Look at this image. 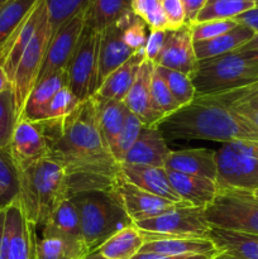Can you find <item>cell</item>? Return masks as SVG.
Here are the masks:
<instances>
[{
	"label": "cell",
	"mask_w": 258,
	"mask_h": 259,
	"mask_svg": "<svg viewBox=\"0 0 258 259\" xmlns=\"http://www.w3.org/2000/svg\"><path fill=\"white\" fill-rule=\"evenodd\" d=\"M39 124L48 144V157L67 172L71 196L113 189L119 179V163L101 138L94 96L70 115Z\"/></svg>",
	"instance_id": "6da1fadb"
},
{
	"label": "cell",
	"mask_w": 258,
	"mask_h": 259,
	"mask_svg": "<svg viewBox=\"0 0 258 259\" xmlns=\"http://www.w3.org/2000/svg\"><path fill=\"white\" fill-rule=\"evenodd\" d=\"M154 126L166 142H258V129L211 94L196 95L189 105L164 116Z\"/></svg>",
	"instance_id": "7a4b0ae2"
},
{
	"label": "cell",
	"mask_w": 258,
	"mask_h": 259,
	"mask_svg": "<svg viewBox=\"0 0 258 259\" xmlns=\"http://www.w3.org/2000/svg\"><path fill=\"white\" fill-rule=\"evenodd\" d=\"M19 174V201L32 227L42 229L56 207L71 199L70 179L66 169L52 158L39 159Z\"/></svg>",
	"instance_id": "3957f363"
},
{
	"label": "cell",
	"mask_w": 258,
	"mask_h": 259,
	"mask_svg": "<svg viewBox=\"0 0 258 259\" xmlns=\"http://www.w3.org/2000/svg\"><path fill=\"white\" fill-rule=\"evenodd\" d=\"M72 200L78 210L81 238L89 253L98 250L121 229L133 225L111 190L80 192Z\"/></svg>",
	"instance_id": "277c9868"
},
{
	"label": "cell",
	"mask_w": 258,
	"mask_h": 259,
	"mask_svg": "<svg viewBox=\"0 0 258 259\" xmlns=\"http://www.w3.org/2000/svg\"><path fill=\"white\" fill-rule=\"evenodd\" d=\"M196 95L222 93L258 82L257 51H234L197 61L190 75Z\"/></svg>",
	"instance_id": "5b68a950"
},
{
	"label": "cell",
	"mask_w": 258,
	"mask_h": 259,
	"mask_svg": "<svg viewBox=\"0 0 258 259\" xmlns=\"http://www.w3.org/2000/svg\"><path fill=\"white\" fill-rule=\"evenodd\" d=\"M205 215L211 228L258 235V196L252 191L219 187Z\"/></svg>",
	"instance_id": "8992f818"
},
{
	"label": "cell",
	"mask_w": 258,
	"mask_h": 259,
	"mask_svg": "<svg viewBox=\"0 0 258 259\" xmlns=\"http://www.w3.org/2000/svg\"><path fill=\"white\" fill-rule=\"evenodd\" d=\"M133 225L142 233L144 242L152 238H210L211 230L205 209L190 205H179Z\"/></svg>",
	"instance_id": "52a82bcc"
},
{
	"label": "cell",
	"mask_w": 258,
	"mask_h": 259,
	"mask_svg": "<svg viewBox=\"0 0 258 259\" xmlns=\"http://www.w3.org/2000/svg\"><path fill=\"white\" fill-rule=\"evenodd\" d=\"M51 37L52 34H51L50 19H48L47 5H46L39 25L18 63L12 82L18 120L22 116L23 109H24L30 93L38 82V76H39L43 62H45L46 53H47L48 46L51 43Z\"/></svg>",
	"instance_id": "ba28073f"
},
{
	"label": "cell",
	"mask_w": 258,
	"mask_h": 259,
	"mask_svg": "<svg viewBox=\"0 0 258 259\" xmlns=\"http://www.w3.org/2000/svg\"><path fill=\"white\" fill-rule=\"evenodd\" d=\"M100 38V32L85 25L77 48L67 67V88L81 103L93 98L98 90Z\"/></svg>",
	"instance_id": "9c48e42d"
},
{
	"label": "cell",
	"mask_w": 258,
	"mask_h": 259,
	"mask_svg": "<svg viewBox=\"0 0 258 259\" xmlns=\"http://www.w3.org/2000/svg\"><path fill=\"white\" fill-rule=\"evenodd\" d=\"M37 230L28 223L19 199L7 206L0 259H34Z\"/></svg>",
	"instance_id": "30bf717a"
},
{
	"label": "cell",
	"mask_w": 258,
	"mask_h": 259,
	"mask_svg": "<svg viewBox=\"0 0 258 259\" xmlns=\"http://www.w3.org/2000/svg\"><path fill=\"white\" fill-rule=\"evenodd\" d=\"M215 156L220 189L258 191V158L235 153L224 146L215 151Z\"/></svg>",
	"instance_id": "8fae6325"
},
{
	"label": "cell",
	"mask_w": 258,
	"mask_h": 259,
	"mask_svg": "<svg viewBox=\"0 0 258 259\" xmlns=\"http://www.w3.org/2000/svg\"><path fill=\"white\" fill-rule=\"evenodd\" d=\"M83 28H85V12H81L58 29L48 46L45 62L38 76V82L53 73L67 70L73 53L77 48Z\"/></svg>",
	"instance_id": "7c38bea8"
},
{
	"label": "cell",
	"mask_w": 258,
	"mask_h": 259,
	"mask_svg": "<svg viewBox=\"0 0 258 259\" xmlns=\"http://www.w3.org/2000/svg\"><path fill=\"white\" fill-rule=\"evenodd\" d=\"M111 192L119 205L123 207L125 214L128 215L132 224L158 217L167 210L174 209L175 206H179V205H187L175 204L169 200L162 199L156 195L143 191L134 185L126 182L120 176L111 189Z\"/></svg>",
	"instance_id": "4fadbf2b"
},
{
	"label": "cell",
	"mask_w": 258,
	"mask_h": 259,
	"mask_svg": "<svg viewBox=\"0 0 258 259\" xmlns=\"http://www.w3.org/2000/svg\"><path fill=\"white\" fill-rule=\"evenodd\" d=\"M17 169H23L48 157V144L39 123L20 119L15 125L9 146Z\"/></svg>",
	"instance_id": "5bb4252c"
},
{
	"label": "cell",
	"mask_w": 258,
	"mask_h": 259,
	"mask_svg": "<svg viewBox=\"0 0 258 259\" xmlns=\"http://www.w3.org/2000/svg\"><path fill=\"white\" fill-rule=\"evenodd\" d=\"M154 63L144 60L138 71L136 81L124 99V105L133 113L144 126H154L164 118V114L154 104L151 93V81Z\"/></svg>",
	"instance_id": "9a60e30c"
},
{
	"label": "cell",
	"mask_w": 258,
	"mask_h": 259,
	"mask_svg": "<svg viewBox=\"0 0 258 259\" xmlns=\"http://www.w3.org/2000/svg\"><path fill=\"white\" fill-rule=\"evenodd\" d=\"M196 63L194 40L189 25L185 24L179 29L166 30L163 48L154 65L190 76Z\"/></svg>",
	"instance_id": "2e32d148"
},
{
	"label": "cell",
	"mask_w": 258,
	"mask_h": 259,
	"mask_svg": "<svg viewBox=\"0 0 258 259\" xmlns=\"http://www.w3.org/2000/svg\"><path fill=\"white\" fill-rule=\"evenodd\" d=\"M124 17L100 32L98 89L113 71L120 67L134 53H137L124 39Z\"/></svg>",
	"instance_id": "e0dca14e"
},
{
	"label": "cell",
	"mask_w": 258,
	"mask_h": 259,
	"mask_svg": "<svg viewBox=\"0 0 258 259\" xmlns=\"http://www.w3.org/2000/svg\"><path fill=\"white\" fill-rule=\"evenodd\" d=\"M119 176L143 191L169 200L175 204H186L176 194L169 182L164 167L142 166V164H119ZM189 205V204H187Z\"/></svg>",
	"instance_id": "ac0fdd59"
},
{
	"label": "cell",
	"mask_w": 258,
	"mask_h": 259,
	"mask_svg": "<svg viewBox=\"0 0 258 259\" xmlns=\"http://www.w3.org/2000/svg\"><path fill=\"white\" fill-rule=\"evenodd\" d=\"M45 9L46 2L39 0L32 9V12L25 18L24 22L15 30L12 38L0 48V67L4 68L10 82H13L18 63L39 25Z\"/></svg>",
	"instance_id": "d6986e66"
},
{
	"label": "cell",
	"mask_w": 258,
	"mask_h": 259,
	"mask_svg": "<svg viewBox=\"0 0 258 259\" xmlns=\"http://www.w3.org/2000/svg\"><path fill=\"white\" fill-rule=\"evenodd\" d=\"M166 171L205 177L217 181L218 166L215 151L206 148L171 151L164 163Z\"/></svg>",
	"instance_id": "ffe728a7"
},
{
	"label": "cell",
	"mask_w": 258,
	"mask_h": 259,
	"mask_svg": "<svg viewBox=\"0 0 258 259\" xmlns=\"http://www.w3.org/2000/svg\"><path fill=\"white\" fill-rule=\"evenodd\" d=\"M169 152L166 139L156 126H143L123 163L164 167Z\"/></svg>",
	"instance_id": "44dd1931"
},
{
	"label": "cell",
	"mask_w": 258,
	"mask_h": 259,
	"mask_svg": "<svg viewBox=\"0 0 258 259\" xmlns=\"http://www.w3.org/2000/svg\"><path fill=\"white\" fill-rule=\"evenodd\" d=\"M89 254L81 238L43 228L35 240V259H82Z\"/></svg>",
	"instance_id": "7402d4cb"
},
{
	"label": "cell",
	"mask_w": 258,
	"mask_h": 259,
	"mask_svg": "<svg viewBox=\"0 0 258 259\" xmlns=\"http://www.w3.org/2000/svg\"><path fill=\"white\" fill-rule=\"evenodd\" d=\"M139 253L167 255H207L215 258L220 250L210 238H152L144 242Z\"/></svg>",
	"instance_id": "603a6c76"
},
{
	"label": "cell",
	"mask_w": 258,
	"mask_h": 259,
	"mask_svg": "<svg viewBox=\"0 0 258 259\" xmlns=\"http://www.w3.org/2000/svg\"><path fill=\"white\" fill-rule=\"evenodd\" d=\"M167 174L176 194L190 206L206 209L219 191V186L214 180L175 171H167Z\"/></svg>",
	"instance_id": "cb8c5ba5"
},
{
	"label": "cell",
	"mask_w": 258,
	"mask_h": 259,
	"mask_svg": "<svg viewBox=\"0 0 258 259\" xmlns=\"http://www.w3.org/2000/svg\"><path fill=\"white\" fill-rule=\"evenodd\" d=\"M146 60L144 50L134 53L125 63L116 68L104 80L95 93V98L101 100H113L123 103L136 81L142 63Z\"/></svg>",
	"instance_id": "d4e9b609"
},
{
	"label": "cell",
	"mask_w": 258,
	"mask_h": 259,
	"mask_svg": "<svg viewBox=\"0 0 258 259\" xmlns=\"http://www.w3.org/2000/svg\"><path fill=\"white\" fill-rule=\"evenodd\" d=\"M67 85V70L53 73V75L46 77L45 80L37 82L25 103L20 119H25V120L33 121V123L45 121L46 113H47V108L51 100L61 89L66 88Z\"/></svg>",
	"instance_id": "484cf974"
},
{
	"label": "cell",
	"mask_w": 258,
	"mask_h": 259,
	"mask_svg": "<svg viewBox=\"0 0 258 259\" xmlns=\"http://www.w3.org/2000/svg\"><path fill=\"white\" fill-rule=\"evenodd\" d=\"M255 32L243 24H238L229 32L202 42H194V51L197 61L214 58L239 50L242 46L249 42Z\"/></svg>",
	"instance_id": "4316f807"
},
{
	"label": "cell",
	"mask_w": 258,
	"mask_h": 259,
	"mask_svg": "<svg viewBox=\"0 0 258 259\" xmlns=\"http://www.w3.org/2000/svg\"><path fill=\"white\" fill-rule=\"evenodd\" d=\"M95 100L98 108L99 131L104 143L111 153L121 133L128 109L121 101L101 100L98 98H95Z\"/></svg>",
	"instance_id": "83f0119b"
},
{
	"label": "cell",
	"mask_w": 258,
	"mask_h": 259,
	"mask_svg": "<svg viewBox=\"0 0 258 259\" xmlns=\"http://www.w3.org/2000/svg\"><path fill=\"white\" fill-rule=\"evenodd\" d=\"M210 239L220 253H227L237 259H258V235L211 228Z\"/></svg>",
	"instance_id": "f1b7e54d"
},
{
	"label": "cell",
	"mask_w": 258,
	"mask_h": 259,
	"mask_svg": "<svg viewBox=\"0 0 258 259\" xmlns=\"http://www.w3.org/2000/svg\"><path fill=\"white\" fill-rule=\"evenodd\" d=\"M132 0H90L85 10V25L101 32L132 12Z\"/></svg>",
	"instance_id": "f546056e"
},
{
	"label": "cell",
	"mask_w": 258,
	"mask_h": 259,
	"mask_svg": "<svg viewBox=\"0 0 258 259\" xmlns=\"http://www.w3.org/2000/svg\"><path fill=\"white\" fill-rule=\"evenodd\" d=\"M143 244L142 233L131 225L109 238L95 252L100 253L105 259H132L141 252Z\"/></svg>",
	"instance_id": "4dcf8cb0"
},
{
	"label": "cell",
	"mask_w": 258,
	"mask_h": 259,
	"mask_svg": "<svg viewBox=\"0 0 258 259\" xmlns=\"http://www.w3.org/2000/svg\"><path fill=\"white\" fill-rule=\"evenodd\" d=\"M39 0H9L0 10V48L12 38Z\"/></svg>",
	"instance_id": "1f68e13d"
},
{
	"label": "cell",
	"mask_w": 258,
	"mask_h": 259,
	"mask_svg": "<svg viewBox=\"0 0 258 259\" xmlns=\"http://www.w3.org/2000/svg\"><path fill=\"white\" fill-rule=\"evenodd\" d=\"M257 7V0H206L196 23L234 19Z\"/></svg>",
	"instance_id": "d6a6232c"
},
{
	"label": "cell",
	"mask_w": 258,
	"mask_h": 259,
	"mask_svg": "<svg viewBox=\"0 0 258 259\" xmlns=\"http://www.w3.org/2000/svg\"><path fill=\"white\" fill-rule=\"evenodd\" d=\"M19 199V174L9 148H0V209Z\"/></svg>",
	"instance_id": "836d02e7"
},
{
	"label": "cell",
	"mask_w": 258,
	"mask_h": 259,
	"mask_svg": "<svg viewBox=\"0 0 258 259\" xmlns=\"http://www.w3.org/2000/svg\"><path fill=\"white\" fill-rule=\"evenodd\" d=\"M43 228H50V229L63 233V234L81 238L80 215H78V210L76 207L75 202H73L72 197L67 200H63L56 207L55 211L51 215L48 223Z\"/></svg>",
	"instance_id": "e575fe53"
},
{
	"label": "cell",
	"mask_w": 258,
	"mask_h": 259,
	"mask_svg": "<svg viewBox=\"0 0 258 259\" xmlns=\"http://www.w3.org/2000/svg\"><path fill=\"white\" fill-rule=\"evenodd\" d=\"M154 68L162 76L164 82L167 83L180 108L189 105L194 100L195 96H196V89H195L190 76L179 72V71L162 67V66L154 65Z\"/></svg>",
	"instance_id": "d590c367"
},
{
	"label": "cell",
	"mask_w": 258,
	"mask_h": 259,
	"mask_svg": "<svg viewBox=\"0 0 258 259\" xmlns=\"http://www.w3.org/2000/svg\"><path fill=\"white\" fill-rule=\"evenodd\" d=\"M45 2L47 5L51 34L53 37L71 18L77 15L78 13L85 12L90 0H45Z\"/></svg>",
	"instance_id": "8d00e7d4"
},
{
	"label": "cell",
	"mask_w": 258,
	"mask_h": 259,
	"mask_svg": "<svg viewBox=\"0 0 258 259\" xmlns=\"http://www.w3.org/2000/svg\"><path fill=\"white\" fill-rule=\"evenodd\" d=\"M18 123L13 88L0 94V148H9Z\"/></svg>",
	"instance_id": "74e56055"
},
{
	"label": "cell",
	"mask_w": 258,
	"mask_h": 259,
	"mask_svg": "<svg viewBox=\"0 0 258 259\" xmlns=\"http://www.w3.org/2000/svg\"><path fill=\"white\" fill-rule=\"evenodd\" d=\"M131 9L146 23L149 30H168L166 15L159 0H132Z\"/></svg>",
	"instance_id": "f35d334b"
},
{
	"label": "cell",
	"mask_w": 258,
	"mask_h": 259,
	"mask_svg": "<svg viewBox=\"0 0 258 259\" xmlns=\"http://www.w3.org/2000/svg\"><path fill=\"white\" fill-rule=\"evenodd\" d=\"M143 126V123L133 113H131L129 110L126 111L125 120H124L121 133L119 136L118 142H116L113 152H111V156L114 157V159L119 164L124 162L128 152L131 151V148L134 146L137 139H138Z\"/></svg>",
	"instance_id": "ab89813d"
},
{
	"label": "cell",
	"mask_w": 258,
	"mask_h": 259,
	"mask_svg": "<svg viewBox=\"0 0 258 259\" xmlns=\"http://www.w3.org/2000/svg\"><path fill=\"white\" fill-rule=\"evenodd\" d=\"M80 104L81 101L66 86V88L61 89L51 100L47 108V113H46V120L65 118L73 113L80 106Z\"/></svg>",
	"instance_id": "60d3db41"
},
{
	"label": "cell",
	"mask_w": 258,
	"mask_h": 259,
	"mask_svg": "<svg viewBox=\"0 0 258 259\" xmlns=\"http://www.w3.org/2000/svg\"><path fill=\"white\" fill-rule=\"evenodd\" d=\"M151 93L154 104L158 106V109L164 114V116L169 115V114L175 113L180 109V105L175 100L168 86L164 82L162 76L157 72L156 68L153 70V75H152Z\"/></svg>",
	"instance_id": "b9f144b4"
},
{
	"label": "cell",
	"mask_w": 258,
	"mask_h": 259,
	"mask_svg": "<svg viewBox=\"0 0 258 259\" xmlns=\"http://www.w3.org/2000/svg\"><path fill=\"white\" fill-rule=\"evenodd\" d=\"M147 28L148 27L146 23L141 18L137 17L133 12H129L124 17V39L126 45L136 52L144 50L147 37H148Z\"/></svg>",
	"instance_id": "7bdbcfd3"
},
{
	"label": "cell",
	"mask_w": 258,
	"mask_h": 259,
	"mask_svg": "<svg viewBox=\"0 0 258 259\" xmlns=\"http://www.w3.org/2000/svg\"><path fill=\"white\" fill-rule=\"evenodd\" d=\"M237 25L238 23L234 19L209 20V22L195 23V24L190 25V29H191L192 40L202 42V40H209L219 37V35L232 30Z\"/></svg>",
	"instance_id": "ee69618b"
},
{
	"label": "cell",
	"mask_w": 258,
	"mask_h": 259,
	"mask_svg": "<svg viewBox=\"0 0 258 259\" xmlns=\"http://www.w3.org/2000/svg\"><path fill=\"white\" fill-rule=\"evenodd\" d=\"M162 8L166 15L168 30L179 29L186 24V15L181 0H163Z\"/></svg>",
	"instance_id": "f6af8a7d"
},
{
	"label": "cell",
	"mask_w": 258,
	"mask_h": 259,
	"mask_svg": "<svg viewBox=\"0 0 258 259\" xmlns=\"http://www.w3.org/2000/svg\"><path fill=\"white\" fill-rule=\"evenodd\" d=\"M164 38H166V30H149L146 46H144L146 60L156 63L157 58L163 48Z\"/></svg>",
	"instance_id": "bcb514c9"
},
{
	"label": "cell",
	"mask_w": 258,
	"mask_h": 259,
	"mask_svg": "<svg viewBox=\"0 0 258 259\" xmlns=\"http://www.w3.org/2000/svg\"><path fill=\"white\" fill-rule=\"evenodd\" d=\"M223 146L235 153L258 158V142L255 141H234L224 143Z\"/></svg>",
	"instance_id": "7dc6e473"
},
{
	"label": "cell",
	"mask_w": 258,
	"mask_h": 259,
	"mask_svg": "<svg viewBox=\"0 0 258 259\" xmlns=\"http://www.w3.org/2000/svg\"><path fill=\"white\" fill-rule=\"evenodd\" d=\"M186 15V25H192L196 23L200 12L204 8L206 0H181Z\"/></svg>",
	"instance_id": "c3c4849f"
},
{
	"label": "cell",
	"mask_w": 258,
	"mask_h": 259,
	"mask_svg": "<svg viewBox=\"0 0 258 259\" xmlns=\"http://www.w3.org/2000/svg\"><path fill=\"white\" fill-rule=\"evenodd\" d=\"M234 20L238 24L245 25V27L250 28L255 33H258V7L238 15L237 18H234Z\"/></svg>",
	"instance_id": "681fc988"
},
{
	"label": "cell",
	"mask_w": 258,
	"mask_h": 259,
	"mask_svg": "<svg viewBox=\"0 0 258 259\" xmlns=\"http://www.w3.org/2000/svg\"><path fill=\"white\" fill-rule=\"evenodd\" d=\"M132 259H214L207 255H167L156 253H138Z\"/></svg>",
	"instance_id": "f907efd6"
},
{
	"label": "cell",
	"mask_w": 258,
	"mask_h": 259,
	"mask_svg": "<svg viewBox=\"0 0 258 259\" xmlns=\"http://www.w3.org/2000/svg\"><path fill=\"white\" fill-rule=\"evenodd\" d=\"M10 88H12V82H10L9 78H8L4 68L0 67V94H3L5 90H8V89Z\"/></svg>",
	"instance_id": "816d5d0a"
},
{
	"label": "cell",
	"mask_w": 258,
	"mask_h": 259,
	"mask_svg": "<svg viewBox=\"0 0 258 259\" xmlns=\"http://www.w3.org/2000/svg\"><path fill=\"white\" fill-rule=\"evenodd\" d=\"M5 219H7V207H4V209H0V254H2L3 238H4Z\"/></svg>",
	"instance_id": "f5cc1de1"
},
{
	"label": "cell",
	"mask_w": 258,
	"mask_h": 259,
	"mask_svg": "<svg viewBox=\"0 0 258 259\" xmlns=\"http://www.w3.org/2000/svg\"><path fill=\"white\" fill-rule=\"evenodd\" d=\"M237 51H257L258 52V33H255V35L249 40V42L245 43L244 46H242V47Z\"/></svg>",
	"instance_id": "db71d44e"
},
{
	"label": "cell",
	"mask_w": 258,
	"mask_h": 259,
	"mask_svg": "<svg viewBox=\"0 0 258 259\" xmlns=\"http://www.w3.org/2000/svg\"><path fill=\"white\" fill-rule=\"evenodd\" d=\"M82 259H105V258H104L99 252H93V253H89V254Z\"/></svg>",
	"instance_id": "11a10c76"
},
{
	"label": "cell",
	"mask_w": 258,
	"mask_h": 259,
	"mask_svg": "<svg viewBox=\"0 0 258 259\" xmlns=\"http://www.w3.org/2000/svg\"><path fill=\"white\" fill-rule=\"evenodd\" d=\"M214 259H237L235 257H232V255L227 254V253H220L218 257H215Z\"/></svg>",
	"instance_id": "9f6ffc18"
},
{
	"label": "cell",
	"mask_w": 258,
	"mask_h": 259,
	"mask_svg": "<svg viewBox=\"0 0 258 259\" xmlns=\"http://www.w3.org/2000/svg\"><path fill=\"white\" fill-rule=\"evenodd\" d=\"M254 194H255V195H257V196H258V191H255V192H254Z\"/></svg>",
	"instance_id": "6f0895ef"
},
{
	"label": "cell",
	"mask_w": 258,
	"mask_h": 259,
	"mask_svg": "<svg viewBox=\"0 0 258 259\" xmlns=\"http://www.w3.org/2000/svg\"><path fill=\"white\" fill-rule=\"evenodd\" d=\"M159 2H161V3H162V2H163V0H159Z\"/></svg>",
	"instance_id": "680465c9"
},
{
	"label": "cell",
	"mask_w": 258,
	"mask_h": 259,
	"mask_svg": "<svg viewBox=\"0 0 258 259\" xmlns=\"http://www.w3.org/2000/svg\"><path fill=\"white\" fill-rule=\"evenodd\" d=\"M257 7H258V0H257Z\"/></svg>",
	"instance_id": "91938a15"
},
{
	"label": "cell",
	"mask_w": 258,
	"mask_h": 259,
	"mask_svg": "<svg viewBox=\"0 0 258 259\" xmlns=\"http://www.w3.org/2000/svg\"><path fill=\"white\" fill-rule=\"evenodd\" d=\"M34 259H35V258H34Z\"/></svg>",
	"instance_id": "94428289"
}]
</instances>
